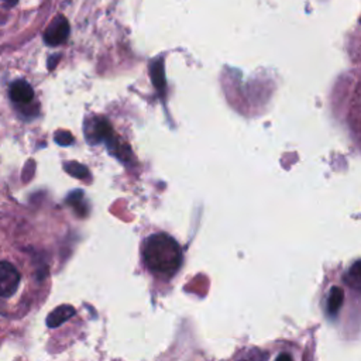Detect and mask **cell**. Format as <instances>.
<instances>
[{
  "mask_svg": "<svg viewBox=\"0 0 361 361\" xmlns=\"http://www.w3.org/2000/svg\"><path fill=\"white\" fill-rule=\"evenodd\" d=\"M144 258L153 273L174 276L183 262V253L179 244L171 236L157 233L146 240Z\"/></svg>",
  "mask_w": 361,
  "mask_h": 361,
  "instance_id": "1",
  "label": "cell"
},
{
  "mask_svg": "<svg viewBox=\"0 0 361 361\" xmlns=\"http://www.w3.org/2000/svg\"><path fill=\"white\" fill-rule=\"evenodd\" d=\"M20 271L9 261H0V296H13L20 285Z\"/></svg>",
  "mask_w": 361,
  "mask_h": 361,
  "instance_id": "2",
  "label": "cell"
},
{
  "mask_svg": "<svg viewBox=\"0 0 361 361\" xmlns=\"http://www.w3.org/2000/svg\"><path fill=\"white\" fill-rule=\"evenodd\" d=\"M69 35V23L64 16H57L44 33V41L51 47H57L67 41Z\"/></svg>",
  "mask_w": 361,
  "mask_h": 361,
  "instance_id": "3",
  "label": "cell"
},
{
  "mask_svg": "<svg viewBox=\"0 0 361 361\" xmlns=\"http://www.w3.org/2000/svg\"><path fill=\"white\" fill-rule=\"evenodd\" d=\"M9 96L15 105L28 106L34 101V89L28 82L19 79L10 85Z\"/></svg>",
  "mask_w": 361,
  "mask_h": 361,
  "instance_id": "4",
  "label": "cell"
},
{
  "mask_svg": "<svg viewBox=\"0 0 361 361\" xmlns=\"http://www.w3.org/2000/svg\"><path fill=\"white\" fill-rule=\"evenodd\" d=\"M75 314V309L69 305H61L58 306L56 310H53L49 318H47V326L50 329H56L58 326H61L62 324H65L68 319H71L72 316Z\"/></svg>",
  "mask_w": 361,
  "mask_h": 361,
  "instance_id": "5",
  "label": "cell"
},
{
  "mask_svg": "<svg viewBox=\"0 0 361 361\" xmlns=\"http://www.w3.org/2000/svg\"><path fill=\"white\" fill-rule=\"evenodd\" d=\"M344 302V292L339 287H333L329 291L328 296V313L329 316H336V313L340 310L342 305Z\"/></svg>",
  "mask_w": 361,
  "mask_h": 361,
  "instance_id": "6",
  "label": "cell"
},
{
  "mask_svg": "<svg viewBox=\"0 0 361 361\" xmlns=\"http://www.w3.org/2000/svg\"><path fill=\"white\" fill-rule=\"evenodd\" d=\"M151 76L157 89L162 90L165 86V76H164V64L162 60H157L151 67Z\"/></svg>",
  "mask_w": 361,
  "mask_h": 361,
  "instance_id": "7",
  "label": "cell"
},
{
  "mask_svg": "<svg viewBox=\"0 0 361 361\" xmlns=\"http://www.w3.org/2000/svg\"><path fill=\"white\" fill-rule=\"evenodd\" d=\"M65 169H67V172L68 174H71V175H74V176H76V178H87V171H86V168L83 167V165H79V164H76V162H68V164H65Z\"/></svg>",
  "mask_w": 361,
  "mask_h": 361,
  "instance_id": "8",
  "label": "cell"
},
{
  "mask_svg": "<svg viewBox=\"0 0 361 361\" xmlns=\"http://www.w3.org/2000/svg\"><path fill=\"white\" fill-rule=\"evenodd\" d=\"M349 274L353 277V280H350L349 284H351L355 289H360V283H361V273H360V261H355L353 268L349 271Z\"/></svg>",
  "mask_w": 361,
  "mask_h": 361,
  "instance_id": "9",
  "label": "cell"
},
{
  "mask_svg": "<svg viewBox=\"0 0 361 361\" xmlns=\"http://www.w3.org/2000/svg\"><path fill=\"white\" fill-rule=\"evenodd\" d=\"M56 142L60 144V146H69L74 143V137L71 135V133L68 131H58L56 134Z\"/></svg>",
  "mask_w": 361,
  "mask_h": 361,
  "instance_id": "10",
  "label": "cell"
},
{
  "mask_svg": "<svg viewBox=\"0 0 361 361\" xmlns=\"http://www.w3.org/2000/svg\"><path fill=\"white\" fill-rule=\"evenodd\" d=\"M58 60H60V56H53V57L49 60V69H50V71L56 68V64L58 62Z\"/></svg>",
  "mask_w": 361,
  "mask_h": 361,
  "instance_id": "11",
  "label": "cell"
},
{
  "mask_svg": "<svg viewBox=\"0 0 361 361\" xmlns=\"http://www.w3.org/2000/svg\"><path fill=\"white\" fill-rule=\"evenodd\" d=\"M17 2H19V0H5L6 6H9V8H13V6H15Z\"/></svg>",
  "mask_w": 361,
  "mask_h": 361,
  "instance_id": "12",
  "label": "cell"
},
{
  "mask_svg": "<svg viewBox=\"0 0 361 361\" xmlns=\"http://www.w3.org/2000/svg\"><path fill=\"white\" fill-rule=\"evenodd\" d=\"M283 358H291V355H287V354H281V355H278V360H283Z\"/></svg>",
  "mask_w": 361,
  "mask_h": 361,
  "instance_id": "13",
  "label": "cell"
}]
</instances>
